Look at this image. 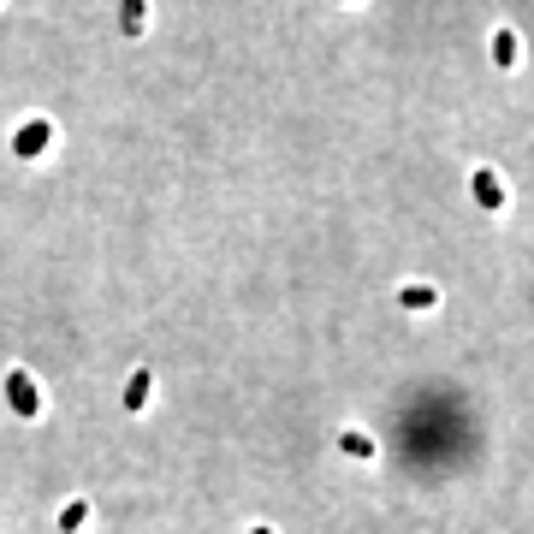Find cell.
Instances as JSON below:
<instances>
[{
  "mask_svg": "<svg viewBox=\"0 0 534 534\" xmlns=\"http://www.w3.org/2000/svg\"><path fill=\"white\" fill-rule=\"evenodd\" d=\"M48 137H54V131H48V119H36V125H24L19 137H12V149H19V155H42Z\"/></svg>",
  "mask_w": 534,
  "mask_h": 534,
  "instance_id": "obj_2",
  "label": "cell"
},
{
  "mask_svg": "<svg viewBox=\"0 0 534 534\" xmlns=\"http://www.w3.org/2000/svg\"><path fill=\"white\" fill-rule=\"evenodd\" d=\"M338 445H344L351 457H375V439H368V434H344Z\"/></svg>",
  "mask_w": 534,
  "mask_h": 534,
  "instance_id": "obj_7",
  "label": "cell"
},
{
  "mask_svg": "<svg viewBox=\"0 0 534 534\" xmlns=\"http://www.w3.org/2000/svg\"><path fill=\"white\" fill-rule=\"evenodd\" d=\"M83 522H89V505H83V499H72V505L59 511V529H66V534H78Z\"/></svg>",
  "mask_w": 534,
  "mask_h": 534,
  "instance_id": "obj_5",
  "label": "cell"
},
{
  "mask_svg": "<svg viewBox=\"0 0 534 534\" xmlns=\"http://www.w3.org/2000/svg\"><path fill=\"white\" fill-rule=\"evenodd\" d=\"M149 386H155V375H149V368H137V375H131V386H125V410H143V404H149Z\"/></svg>",
  "mask_w": 534,
  "mask_h": 534,
  "instance_id": "obj_4",
  "label": "cell"
},
{
  "mask_svg": "<svg viewBox=\"0 0 534 534\" xmlns=\"http://www.w3.org/2000/svg\"><path fill=\"white\" fill-rule=\"evenodd\" d=\"M125 30H143V0H125Z\"/></svg>",
  "mask_w": 534,
  "mask_h": 534,
  "instance_id": "obj_9",
  "label": "cell"
},
{
  "mask_svg": "<svg viewBox=\"0 0 534 534\" xmlns=\"http://www.w3.org/2000/svg\"><path fill=\"white\" fill-rule=\"evenodd\" d=\"M404 303H410V309H428L434 291H428V285H404Z\"/></svg>",
  "mask_w": 534,
  "mask_h": 534,
  "instance_id": "obj_8",
  "label": "cell"
},
{
  "mask_svg": "<svg viewBox=\"0 0 534 534\" xmlns=\"http://www.w3.org/2000/svg\"><path fill=\"white\" fill-rule=\"evenodd\" d=\"M6 398H12V410H19V415H36L42 410V398H36V386H30V375H19V368L6 375Z\"/></svg>",
  "mask_w": 534,
  "mask_h": 534,
  "instance_id": "obj_1",
  "label": "cell"
},
{
  "mask_svg": "<svg viewBox=\"0 0 534 534\" xmlns=\"http://www.w3.org/2000/svg\"><path fill=\"white\" fill-rule=\"evenodd\" d=\"M493 59H499V66H516V36H511V30H499V36H493Z\"/></svg>",
  "mask_w": 534,
  "mask_h": 534,
  "instance_id": "obj_6",
  "label": "cell"
},
{
  "mask_svg": "<svg viewBox=\"0 0 534 534\" xmlns=\"http://www.w3.org/2000/svg\"><path fill=\"white\" fill-rule=\"evenodd\" d=\"M475 202H481V208H499V202H505V184H499V173H475Z\"/></svg>",
  "mask_w": 534,
  "mask_h": 534,
  "instance_id": "obj_3",
  "label": "cell"
},
{
  "mask_svg": "<svg viewBox=\"0 0 534 534\" xmlns=\"http://www.w3.org/2000/svg\"><path fill=\"white\" fill-rule=\"evenodd\" d=\"M250 534H274V529H250Z\"/></svg>",
  "mask_w": 534,
  "mask_h": 534,
  "instance_id": "obj_10",
  "label": "cell"
}]
</instances>
